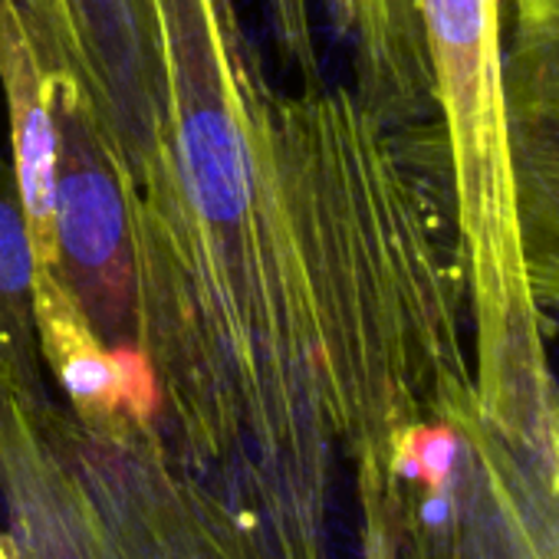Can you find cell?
I'll return each instance as SVG.
<instances>
[{
    "mask_svg": "<svg viewBox=\"0 0 559 559\" xmlns=\"http://www.w3.org/2000/svg\"><path fill=\"white\" fill-rule=\"evenodd\" d=\"M152 142L132 353L175 457L333 477L340 382L425 158L349 83H270L237 0H132Z\"/></svg>",
    "mask_w": 559,
    "mask_h": 559,
    "instance_id": "obj_1",
    "label": "cell"
},
{
    "mask_svg": "<svg viewBox=\"0 0 559 559\" xmlns=\"http://www.w3.org/2000/svg\"><path fill=\"white\" fill-rule=\"evenodd\" d=\"M415 4L448 165L477 405L507 438L559 441V382L520 243L503 90V0Z\"/></svg>",
    "mask_w": 559,
    "mask_h": 559,
    "instance_id": "obj_2",
    "label": "cell"
},
{
    "mask_svg": "<svg viewBox=\"0 0 559 559\" xmlns=\"http://www.w3.org/2000/svg\"><path fill=\"white\" fill-rule=\"evenodd\" d=\"M353 480L399 559H559V444L507 438L480 405L402 431Z\"/></svg>",
    "mask_w": 559,
    "mask_h": 559,
    "instance_id": "obj_3",
    "label": "cell"
},
{
    "mask_svg": "<svg viewBox=\"0 0 559 559\" xmlns=\"http://www.w3.org/2000/svg\"><path fill=\"white\" fill-rule=\"evenodd\" d=\"M73 428L112 559H243L230 497L188 471L155 421Z\"/></svg>",
    "mask_w": 559,
    "mask_h": 559,
    "instance_id": "obj_4",
    "label": "cell"
},
{
    "mask_svg": "<svg viewBox=\"0 0 559 559\" xmlns=\"http://www.w3.org/2000/svg\"><path fill=\"white\" fill-rule=\"evenodd\" d=\"M0 500L14 559H112L73 418L44 369L0 362Z\"/></svg>",
    "mask_w": 559,
    "mask_h": 559,
    "instance_id": "obj_5",
    "label": "cell"
},
{
    "mask_svg": "<svg viewBox=\"0 0 559 559\" xmlns=\"http://www.w3.org/2000/svg\"><path fill=\"white\" fill-rule=\"evenodd\" d=\"M60 158H57V270L99 326V333L132 349V207L116 158L83 99L53 73Z\"/></svg>",
    "mask_w": 559,
    "mask_h": 559,
    "instance_id": "obj_6",
    "label": "cell"
},
{
    "mask_svg": "<svg viewBox=\"0 0 559 559\" xmlns=\"http://www.w3.org/2000/svg\"><path fill=\"white\" fill-rule=\"evenodd\" d=\"M503 47L510 162L533 304L559 326V0H510Z\"/></svg>",
    "mask_w": 559,
    "mask_h": 559,
    "instance_id": "obj_7",
    "label": "cell"
},
{
    "mask_svg": "<svg viewBox=\"0 0 559 559\" xmlns=\"http://www.w3.org/2000/svg\"><path fill=\"white\" fill-rule=\"evenodd\" d=\"M273 47L300 86L326 80L320 14L349 60L353 90L399 129L435 126V93L415 0H263Z\"/></svg>",
    "mask_w": 559,
    "mask_h": 559,
    "instance_id": "obj_8",
    "label": "cell"
},
{
    "mask_svg": "<svg viewBox=\"0 0 559 559\" xmlns=\"http://www.w3.org/2000/svg\"><path fill=\"white\" fill-rule=\"evenodd\" d=\"M53 73L86 99L122 178L132 185L152 142V76L132 0H17Z\"/></svg>",
    "mask_w": 559,
    "mask_h": 559,
    "instance_id": "obj_9",
    "label": "cell"
},
{
    "mask_svg": "<svg viewBox=\"0 0 559 559\" xmlns=\"http://www.w3.org/2000/svg\"><path fill=\"white\" fill-rule=\"evenodd\" d=\"M34 336L57 399L83 428L155 412L152 379L132 349L112 346L57 266L34 263Z\"/></svg>",
    "mask_w": 559,
    "mask_h": 559,
    "instance_id": "obj_10",
    "label": "cell"
},
{
    "mask_svg": "<svg viewBox=\"0 0 559 559\" xmlns=\"http://www.w3.org/2000/svg\"><path fill=\"white\" fill-rule=\"evenodd\" d=\"M0 93L8 106L11 168L34 263L57 266V158L60 126L53 70L17 0H0Z\"/></svg>",
    "mask_w": 559,
    "mask_h": 559,
    "instance_id": "obj_11",
    "label": "cell"
},
{
    "mask_svg": "<svg viewBox=\"0 0 559 559\" xmlns=\"http://www.w3.org/2000/svg\"><path fill=\"white\" fill-rule=\"evenodd\" d=\"M207 484L237 510L243 559H330L333 477L243 464Z\"/></svg>",
    "mask_w": 559,
    "mask_h": 559,
    "instance_id": "obj_12",
    "label": "cell"
},
{
    "mask_svg": "<svg viewBox=\"0 0 559 559\" xmlns=\"http://www.w3.org/2000/svg\"><path fill=\"white\" fill-rule=\"evenodd\" d=\"M0 362L44 369L34 336V253L11 155L0 152Z\"/></svg>",
    "mask_w": 559,
    "mask_h": 559,
    "instance_id": "obj_13",
    "label": "cell"
},
{
    "mask_svg": "<svg viewBox=\"0 0 559 559\" xmlns=\"http://www.w3.org/2000/svg\"><path fill=\"white\" fill-rule=\"evenodd\" d=\"M359 546H362V559H399L382 526L369 516H359Z\"/></svg>",
    "mask_w": 559,
    "mask_h": 559,
    "instance_id": "obj_14",
    "label": "cell"
},
{
    "mask_svg": "<svg viewBox=\"0 0 559 559\" xmlns=\"http://www.w3.org/2000/svg\"><path fill=\"white\" fill-rule=\"evenodd\" d=\"M0 559H14L11 549H8V539H4V530H0Z\"/></svg>",
    "mask_w": 559,
    "mask_h": 559,
    "instance_id": "obj_15",
    "label": "cell"
}]
</instances>
